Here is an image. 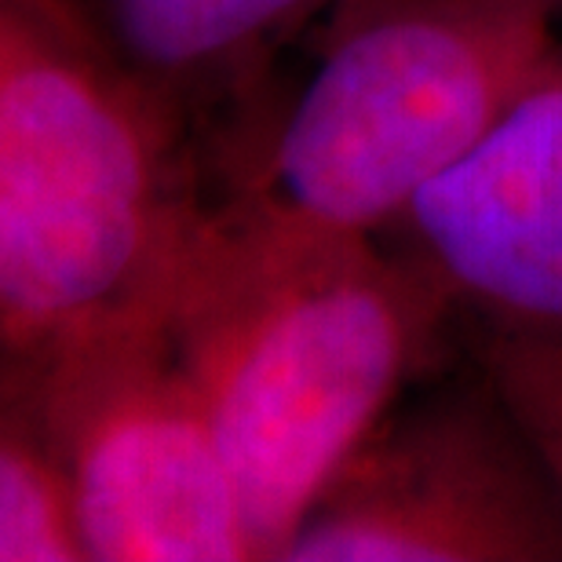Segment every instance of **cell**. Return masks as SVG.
<instances>
[{
    "label": "cell",
    "instance_id": "obj_1",
    "mask_svg": "<svg viewBox=\"0 0 562 562\" xmlns=\"http://www.w3.org/2000/svg\"><path fill=\"white\" fill-rule=\"evenodd\" d=\"M453 314L395 241L209 198L168 333L227 457L256 559L278 562L336 471L435 362Z\"/></svg>",
    "mask_w": 562,
    "mask_h": 562
},
{
    "label": "cell",
    "instance_id": "obj_2",
    "mask_svg": "<svg viewBox=\"0 0 562 562\" xmlns=\"http://www.w3.org/2000/svg\"><path fill=\"white\" fill-rule=\"evenodd\" d=\"M198 143L55 0H0V351L168 311Z\"/></svg>",
    "mask_w": 562,
    "mask_h": 562
},
{
    "label": "cell",
    "instance_id": "obj_3",
    "mask_svg": "<svg viewBox=\"0 0 562 562\" xmlns=\"http://www.w3.org/2000/svg\"><path fill=\"white\" fill-rule=\"evenodd\" d=\"M548 0H336L296 95L231 179L318 231L387 238L559 44Z\"/></svg>",
    "mask_w": 562,
    "mask_h": 562
},
{
    "label": "cell",
    "instance_id": "obj_4",
    "mask_svg": "<svg viewBox=\"0 0 562 562\" xmlns=\"http://www.w3.org/2000/svg\"><path fill=\"white\" fill-rule=\"evenodd\" d=\"M8 355L26 376L85 562H260L168 311Z\"/></svg>",
    "mask_w": 562,
    "mask_h": 562
},
{
    "label": "cell",
    "instance_id": "obj_5",
    "mask_svg": "<svg viewBox=\"0 0 562 562\" xmlns=\"http://www.w3.org/2000/svg\"><path fill=\"white\" fill-rule=\"evenodd\" d=\"M278 562H562V497L475 362L373 427Z\"/></svg>",
    "mask_w": 562,
    "mask_h": 562
},
{
    "label": "cell",
    "instance_id": "obj_6",
    "mask_svg": "<svg viewBox=\"0 0 562 562\" xmlns=\"http://www.w3.org/2000/svg\"><path fill=\"white\" fill-rule=\"evenodd\" d=\"M482 325H562V37L387 234Z\"/></svg>",
    "mask_w": 562,
    "mask_h": 562
},
{
    "label": "cell",
    "instance_id": "obj_7",
    "mask_svg": "<svg viewBox=\"0 0 562 562\" xmlns=\"http://www.w3.org/2000/svg\"><path fill=\"white\" fill-rule=\"evenodd\" d=\"M198 143L216 114H256L281 48L336 0H55Z\"/></svg>",
    "mask_w": 562,
    "mask_h": 562
},
{
    "label": "cell",
    "instance_id": "obj_8",
    "mask_svg": "<svg viewBox=\"0 0 562 562\" xmlns=\"http://www.w3.org/2000/svg\"><path fill=\"white\" fill-rule=\"evenodd\" d=\"M0 562H85L26 376L0 351Z\"/></svg>",
    "mask_w": 562,
    "mask_h": 562
},
{
    "label": "cell",
    "instance_id": "obj_9",
    "mask_svg": "<svg viewBox=\"0 0 562 562\" xmlns=\"http://www.w3.org/2000/svg\"><path fill=\"white\" fill-rule=\"evenodd\" d=\"M475 362L519 420L562 497V366L526 325H482Z\"/></svg>",
    "mask_w": 562,
    "mask_h": 562
},
{
    "label": "cell",
    "instance_id": "obj_10",
    "mask_svg": "<svg viewBox=\"0 0 562 562\" xmlns=\"http://www.w3.org/2000/svg\"><path fill=\"white\" fill-rule=\"evenodd\" d=\"M526 329H533L537 336H541L544 347L552 351V358L562 366V325H526Z\"/></svg>",
    "mask_w": 562,
    "mask_h": 562
},
{
    "label": "cell",
    "instance_id": "obj_11",
    "mask_svg": "<svg viewBox=\"0 0 562 562\" xmlns=\"http://www.w3.org/2000/svg\"><path fill=\"white\" fill-rule=\"evenodd\" d=\"M548 4H552V8L559 11V15H562V0H548Z\"/></svg>",
    "mask_w": 562,
    "mask_h": 562
}]
</instances>
